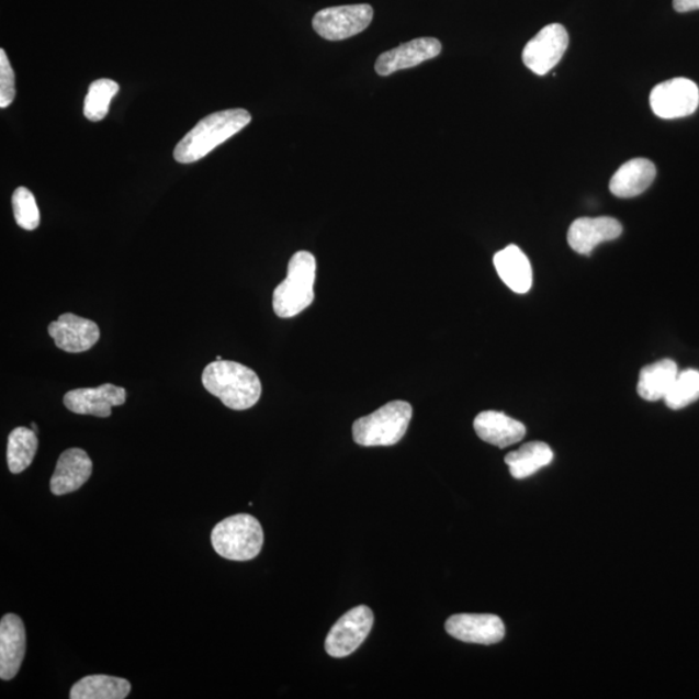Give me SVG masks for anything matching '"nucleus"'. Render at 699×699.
Wrapping results in <instances>:
<instances>
[{
  "label": "nucleus",
  "mask_w": 699,
  "mask_h": 699,
  "mask_svg": "<svg viewBox=\"0 0 699 699\" xmlns=\"http://www.w3.org/2000/svg\"><path fill=\"white\" fill-rule=\"evenodd\" d=\"M132 684L122 677L91 675L77 681L70 689V699H124Z\"/></svg>",
  "instance_id": "21"
},
{
  "label": "nucleus",
  "mask_w": 699,
  "mask_h": 699,
  "mask_svg": "<svg viewBox=\"0 0 699 699\" xmlns=\"http://www.w3.org/2000/svg\"><path fill=\"white\" fill-rule=\"evenodd\" d=\"M553 460L551 447L543 442H530L520 450L508 453L506 464L511 477L525 480L535 474L542 467L550 465Z\"/></svg>",
  "instance_id": "22"
},
{
  "label": "nucleus",
  "mask_w": 699,
  "mask_h": 699,
  "mask_svg": "<svg viewBox=\"0 0 699 699\" xmlns=\"http://www.w3.org/2000/svg\"><path fill=\"white\" fill-rule=\"evenodd\" d=\"M568 47V34L561 24L546 25L525 46L522 60L531 71L544 76L556 67Z\"/></svg>",
  "instance_id": "9"
},
{
  "label": "nucleus",
  "mask_w": 699,
  "mask_h": 699,
  "mask_svg": "<svg viewBox=\"0 0 699 699\" xmlns=\"http://www.w3.org/2000/svg\"><path fill=\"white\" fill-rule=\"evenodd\" d=\"M413 420L409 403L394 401L352 425L356 443L364 447L394 446L405 437Z\"/></svg>",
  "instance_id": "4"
},
{
  "label": "nucleus",
  "mask_w": 699,
  "mask_h": 699,
  "mask_svg": "<svg viewBox=\"0 0 699 699\" xmlns=\"http://www.w3.org/2000/svg\"><path fill=\"white\" fill-rule=\"evenodd\" d=\"M444 627L450 636L470 644L494 645L506 636V625L494 615H456Z\"/></svg>",
  "instance_id": "10"
},
{
  "label": "nucleus",
  "mask_w": 699,
  "mask_h": 699,
  "mask_svg": "<svg viewBox=\"0 0 699 699\" xmlns=\"http://www.w3.org/2000/svg\"><path fill=\"white\" fill-rule=\"evenodd\" d=\"M32 429H33L35 432H37V431H38V427H37V425H35V424L33 422V424H32Z\"/></svg>",
  "instance_id": "29"
},
{
  "label": "nucleus",
  "mask_w": 699,
  "mask_h": 699,
  "mask_svg": "<svg viewBox=\"0 0 699 699\" xmlns=\"http://www.w3.org/2000/svg\"><path fill=\"white\" fill-rule=\"evenodd\" d=\"M261 523L250 515H236L221 521L212 531L214 551L230 561H250L263 546Z\"/></svg>",
  "instance_id": "5"
},
{
  "label": "nucleus",
  "mask_w": 699,
  "mask_h": 699,
  "mask_svg": "<svg viewBox=\"0 0 699 699\" xmlns=\"http://www.w3.org/2000/svg\"><path fill=\"white\" fill-rule=\"evenodd\" d=\"M92 474V461L88 452L81 449H69L61 453L55 467L49 488L56 496L77 492Z\"/></svg>",
  "instance_id": "16"
},
{
  "label": "nucleus",
  "mask_w": 699,
  "mask_h": 699,
  "mask_svg": "<svg viewBox=\"0 0 699 699\" xmlns=\"http://www.w3.org/2000/svg\"><path fill=\"white\" fill-rule=\"evenodd\" d=\"M26 651L24 622L16 615H5L0 622V677L12 680L23 665Z\"/></svg>",
  "instance_id": "14"
},
{
  "label": "nucleus",
  "mask_w": 699,
  "mask_h": 699,
  "mask_svg": "<svg viewBox=\"0 0 699 699\" xmlns=\"http://www.w3.org/2000/svg\"><path fill=\"white\" fill-rule=\"evenodd\" d=\"M623 227L610 216L576 219L567 233V241L576 253L589 256L598 244L618 239Z\"/></svg>",
  "instance_id": "15"
},
{
  "label": "nucleus",
  "mask_w": 699,
  "mask_h": 699,
  "mask_svg": "<svg viewBox=\"0 0 699 699\" xmlns=\"http://www.w3.org/2000/svg\"><path fill=\"white\" fill-rule=\"evenodd\" d=\"M12 207L14 219H16L21 228L26 230L38 228L41 215L37 201H35L34 194L25 189V187H19V189L13 192Z\"/></svg>",
  "instance_id": "26"
},
{
  "label": "nucleus",
  "mask_w": 699,
  "mask_h": 699,
  "mask_svg": "<svg viewBox=\"0 0 699 699\" xmlns=\"http://www.w3.org/2000/svg\"><path fill=\"white\" fill-rule=\"evenodd\" d=\"M124 387L104 384L99 387L76 388L64 396V406L77 415L111 417L112 408L125 405Z\"/></svg>",
  "instance_id": "11"
},
{
  "label": "nucleus",
  "mask_w": 699,
  "mask_h": 699,
  "mask_svg": "<svg viewBox=\"0 0 699 699\" xmlns=\"http://www.w3.org/2000/svg\"><path fill=\"white\" fill-rule=\"evenodd\" d=\"M201 380L206 391L230 409H249L261 398L258 374L240 363L215 360L206 367Z\"/></svg>",
  "instance_id": "1"
},
{
  "label": "nucleus",
  "mask_w": 699,
  "mask_h": 699,
  "mask_svg": "<svg viewBox=\"0 0 699 699\" xmlns=\"http://www.w3.org/2000/svg\"><path fill=\"white\" fill-rule=\"evenodd\" d=\"M373 622L369 607L360 605L349 610L331 627L326 640L327 653L334 658L348 657L369 638Z\"/></svg>",
  "instance_id": "7"
},
{
  "label": "nucleus",
  "mask_w": 699,
  "mask_h": 699,
  "mask_svg": "<svg viewBox=\"0 0 699 699\" xmlns=\"http://www.w3.org/2000/svg\"><path fill=\"white\" fill-rule=\"evenodd\" d=\"M677 373L679 370L672 359H663L657 363L644 367L638 382L639 395L647 402L665 399Z\"/></svg>",
  "instance_id": "20"
},
{
  "label": "nucleus",
  "mask_w": 699,
  "mask_h": 699,
  "mask_svg": "<svg viewBox=\"0 0 699 699\" xmlns=\"http://www.w3.org/2000/svg\"><path fill=\"white\" fill-rule=\"evenodd\" d=\"M699 399V372L686 370L677 373L672 388L665 396L666 405L672 409H683Z\"/></svg>",
  "instance_id": "25"
},
{
  "label": "nucleus",
  "mask_w": 699,
  "mask_h": 699,
  "mask_svg": "<svg viewBox=\"0 0 699 699\" xmlns=\"http://www.w3.org/2000/svg\"><path fill=\"white\" fill-rule=\"evenodd\" d=\"M494 264L504 284L511 291L523 294L531 290L532 269L529 258L516 245L497 251Z\"/></svg>",
  "instance_id": "19"
},
{
  "label": "nucleus",
  "mask_w": 699,
  "mask_h": 699,
  "mask_svg": "<svg viewBox=\"0 0 699 699\" xmlns=\"http://www.w3.org/2000/svg\"><path fill=\"white\" fill-rule=\"evenodd\" d=\"M674 9L680 13L697 11L699 10V0H674Z\"/></svg>",
  "instance_id": "28"
},
{
  "label": "nucleus",
  "mask_w": 699,
  "mask_h": 699,
  "mask_svg": "<svg viewBox=\"0 0 699 699\" xmlns=\"http://www.w3.org/2000/svg\"><path fill=\"white\" fill-rule=\"evenodd\" d=\"M474 430L482 441L499 449L521 442L526 436L522 422L496 410H485L475 417Z\"/></svg>",
  "instance_id": "17"
},
{
  "label": "nucleus",
  "mask_w": 699,
  "mask_h": 699,
  "mask_svg": "<svg viewBox=\"0 0 699 699\" xmlns=\"http://www.w3.org/2000/svg\"><path fill=\"white\" fill-rule=\"evenodd\" d=\"M442 52L441 42L436 38H417L380 55L376 65L377 75L391 76L395 71L414 68L424 61L435 59Z\"/></svg>",
  "instance_id": "13"
},
{
  "label": "nucleus",
  "mask_w": 699,
  "mask_h": 699,
  "mask_svg": "<svg viewBox=\"0 0 699 699\" xmlns=\"http://www.w3.org/2000/svg\"><path fill=\"white\" fill-rule=\"evenodd\" d=\"M657 170L646 158H633L621 166L612 176L610 192L617 198L630 199L644 193L654 182Z\"/></svg>",
  "instance_id": "18"
},
{
  "label": "nucleus",
  "mask_w": 699,
  "mask_h": 699,
  "mask_svg": "<svg viewBox=\"0 0 699 699\" xmlns=\"http://www.w3.org/2000/svg\"><path fill=\"white\" fill-rule=\"evenodd\" d=\"M16 97L14 74L4 49H0V108L10 106Z\"/></svg>",
  "instance_id": "27"
},
{
  "label": "nucleus",
  "mask_w": 699,
  "mask_h": 699,
  "mask_svg": "<svg viewBox=\"0 0 699 699\" xmlns=\"http://www.w3.org/2000/svg\"><path fill=\"white\" fill-rule=\"evenodd\" d=\"M119 91V83L112 79L102 78L92 82L88 97L84 99V117L92 122L104 120L110 112L112 99L117 95Z\"/></svg>",
  "instance_id": "24"
},
{
  "label": "nucleus",
  "mask_w": 699,
  "mask_h": 699,
  "mask_svg": "<svg viewBox=\"0 0 699 699\" xmlns=\"http://www.w3.org/2000/svg\"><path fill=\"white\" fill-rule=\"evenodd\" d=\"M38 450L37 432L20 427L11 431L7 443V463L11 473L20 474L33 463Z\"/></svg>",
  "instance_id": "23"
},
{
  "label": "nucleus",
  "mask_w": 699,
  "mask_h": 699,
  "mask_svg": "<svg viewBox=\"0 0 699 699\" xmlns=\"http://www.w3.org/2000/svg\"><path fill=\"white\" fill-rule=\"evenodd\" d=\"M48 335L57 348L78 354L90 350L99 341L100 329L95 322L68 313L49 324Z\"/></svg>",
  "instance_id": "12"
},
{
  "label": "nucleus",
  "mask_w": 699,
  "mask_h": 699,
  "mask_svg": "<svg viewBox=\"0 0 699 699\" xmlns=\"http://www.w3.org/2000/svg\"><path fill=\"white\" fill-rule=\"evenodd\" d=\"M251 115L245 110L216 112L201 120L174 150L176 161L192 164L201 160L221 144L240 133L250 124Z\"/></svg>",
  "instance_id": "2"
},
{
  "label": "nucleus",
  "mask_w": 699,
  "mask_h": 699,
  "mask_svg": "<svg viewBox=\"0 0 699 699\" xmlns=\"http://www.w3.org/2000/svg\"><path fill=\"white\" fill-rule=\"evenodd\" d=\"M373 20L370 4L330 7L315 14L314 31L328 41H343L362 33Z\"/></svg>",
  "instance_id": "6"
},
{
  "label": "nucleus",
  "mask_w": 699,
  "mask_h": 699,
  "mask_svg": "<svg viewBox=\"0 0 699 699\" xmlns=\"http://www.w3.org/2000/svg\"><path fill=\"white\" fill-rule=\"evenodd\" d=\"M699 105L698 86L687 78H674L662 82L651 93V106L663 120L688 117Z\"/></svg>",
  "instance_id": "8"
},
{
  "label": "nucleus",
  "mask_w": 699,
  "mask_h": 699,
  "mask_svg": "<svg viewBox=\"0 0 699 699\" xmlns=\"http://www.w3.org/2000/svg\"><path fill=\"white\" fill-rule=\"evenodd\" d=\"M316 261L309 251H298L288 266V275L273 292V312L290 319L304 312L315 298Z\"/></svg>",
  "instance_id": "3"
}]
</instances>
